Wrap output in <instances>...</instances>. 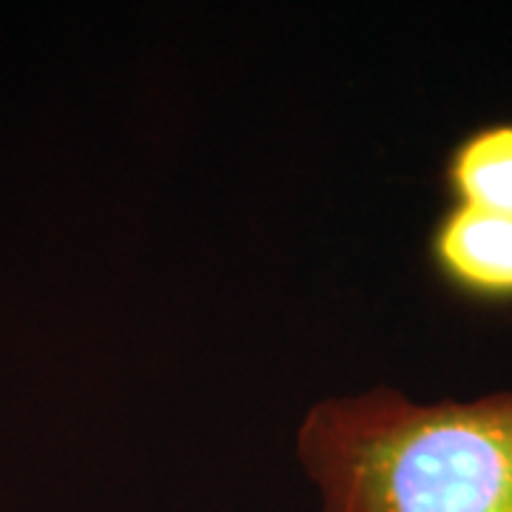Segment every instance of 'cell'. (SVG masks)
Instances as JSON below:
<instances>
[{"mask_svg": "<svg viewBox=\"0 0 512 512\" xmlns=\"http://www.w3.org/2000/svg\"><path fill=\"white\" fill-rule=\"evenodd\" d=\"M296 453L322 512H512V390L413 402L376 387L313 404Z\"/></svg>", "mask_w": 512, "mask_h": 512, "instance_id": "6da1fadb", "label": "cell"}, {"mask_svg": "<svg viewBox=\"0 0 512 512\" xmlns=\"http://www.w3.org/2000/svg\"><path fill=\"white\" fill-rule=\"evenodd\" d=\"M430 256L456 291L512 302V217L456 202L433 228Z\"/></svg>", "mask_w": 512, "mask_h": 512, "instance_id": "7a4b0ae2", "label": "cell"}, {"mask_svg": "<svg viewBox=\"0 0 512 512\" xmlns=\"http://www.w3.org/2000/svg\"><path fill=\"white\" fill-rule=\"evenodd\" d=\"M444 183L461 205L512 217V123L467 134L447 157Z\"/></svg>", "mask_w": 512, "mask_h": 512, "instance_id": "3957f363", "label": "cell"}]
</instances>
